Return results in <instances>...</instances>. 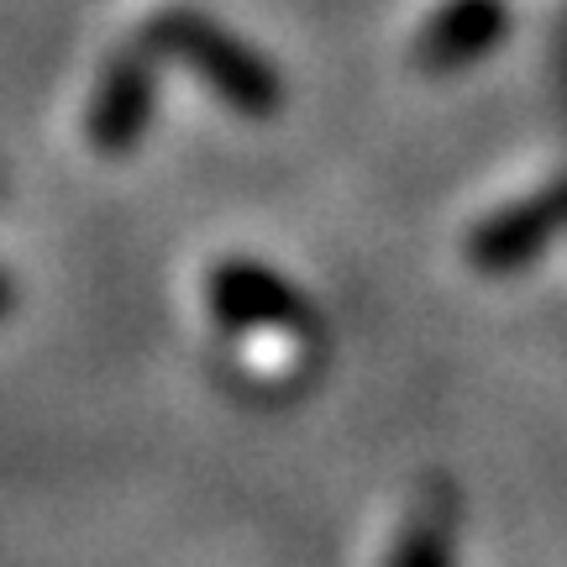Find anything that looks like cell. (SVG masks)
<instances>
[{
    "label": "cell",
    "instance_id": "cell-6",
    "mask_svg": "<svg viewBox=\"0 0 567 567\" xmlns=\"http://www.w3.org/2000/svg\"><path fill=\"white\" fill-rule=\"evenodd\" d=\"M389 567H452V536L436 515H415L389 551Z\"/></svg>",
    "mask_w": 567,
    "mask_h": 567
},
{
    "label": "cell",
    "instance_id": "cell-3",
    "mask_svg": "<svg viewBox=\"0 0 567 567\" xmlns=\"http://www.w3.org/2000/svg\"><path fill=\"white\" fill-rule=\"evenodd\" d=\"M563 231H567V179L484 216L473 226V237H467V264L488 274V279H509V274L536 264Z\"/></svg>",
    "mask_w": 567,
    "mask_h": 567
},
{
    "label": "cell",
    "instance_id": "cell-7",
    "mask_svg": "<svg viewBox=\"0 0 567 567\" xmlns=\"http://www.w3.org/2000/svg\"><path fill=\"white\" fill-rule=\"evenodd\" d=\"M11 305H17V295H11V279H6V274H0V321H6V316H11Z\"/></svg>",
    "mask_w": 567,
    "mask_h": 567
},
{
    "label": "cell",
    "instance_id": "cell-4",
    "mask_svg": "<svg viewBox=\"0 0 567 567\" xmlns=\"http://www.w3.org/2000/svg\"><path fill=\"white\" fill-rule=\"evenodd\" d=\"M509 27H515L509 0H442L421 21V32L410 42V59L421 74L446 80V74H463L473 63H484L509 38Z\"/></svg>",
    "mask_w": 567,
    "mask_h": 567
},
{
    "label": "cell",
    "instance_id": "cell-2",
    "mask_svg": "<svg viewBox=\"0 0 567 567\" xmlns=\"http://www.w3.org/2000/svg\"><path fill=\"white\" fill-rule=\"evenodd\" d=\"M205 305L216 326L237 337H316V305L300 284H289L279 268L258 258H221L205 274Z\"/></svg>",
    "mask_w": 567,
    "mask_h": 567
},
{
    "label": "cell",
    "instance_id": "cell-1",
    "mask_svg": "<svg viewBox=\"0 0 567 567\" xmlns=\"http://www.w3.org/2000/svg\"><path fill=\"white\" fill-rule=\"evenodd\" d=\"M142 42L153 48V59H168V63H179V69H189L226 111H237L247 122H274L284 111L279 69L252 42L226 32L221 21L200 17V11H184V6L179 11H158V17L147 21Z\"/></svg>",
    "mask_w": 567,
    "mask_h": 567
},
{
    "label": "cell",
    "instance_id": "cell-5",
    "mask_svg": "<svg viewBox=\"0 0 567 567\" xmlns=\"http://www.w3.org/2000/svg\"><path fill=\"white\" fill-rule=\"evenodd\" d=\"M153 101H158V59L153 48L137 42L111 59V69L95 84V101H90V116H84V132L95 142V153L105 158H126L142 142L147 122H153Z\"/></svg>",
    "mask_w": 567,
    "mask_h": 567
}]
</instances>
